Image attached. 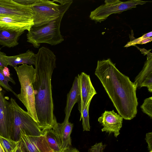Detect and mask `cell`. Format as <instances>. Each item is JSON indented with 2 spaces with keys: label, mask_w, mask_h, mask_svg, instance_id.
<instances>
[{
  "label": "cell",
  "mask_w": 152,
  "mask_h": 152,
  "mask_svg": "<svg viewBox=\"0 0 152 152\" xmlns=\"http://www.w3.org/2000/svg\"><path fill=\"white\" fill-rule=\"evenodd\" d=\"M34 25V19L0 16V27L23 29L28 31Z\"/></svg>",
  "instance_id": "cell-15"
},
{
  "label": "cell",
  "mask_w": 152,
  "mask_h": 152,
  "mask_svg": "<svg viewBox=\"0 0 152 152\" xmlns=\"http://www.w3.org/2000/svg\"><path fill=\"white\" fill-rule=\"evenodd\" d=\"M146 87L150 92H152V72L148 75L141 84L139 88Z\"/></svg>",
  "instance_id": "cell-25"
},
{
  "label": "cell",
  "mask_w": 152,
  "mask_h": 152,
  "mask_svg": "<svg viewBox=\"0 0 152 152\" xmlns=\"http://www.w3.org/2000/svg\"><path fill=\"white\" fill-rule=\"evenodd\" d=\"M10 103L12 113L10 139L19 141L20 131L28 136H39L42 134L43 131L37 123L27 112L19 106L15 99L11 98Z\"/></svg>",
  "instance_id": "cell-5"
},
{
  "label": "cell",
  "mask_w": 152,
  "mask_h": 152,
  "mask_svg": "<svg viewBox=\"0 0 152 152\" xmlns=\"http://www.w3.org/2000/svg\"><path fill=\"white\" fill-rule=\"evenodd\" d=\"M20 85V92L16 97L26 107L28 114L38 124L35 107V98L32 82L35 69L32 65L26 64L14 68Z\"/></svg>",
  "instance_id": "cell-4"
},
{
  "label": "cell",
  "mask_w": 152,
  "mask_h": 152,
  "mask_svg": "<svg viewBox=\"0 0 152 152\" xmlns=\"http://www.w3.org/2000/svg\"><path fill=\"white\" fill-rule=\"evenodd\" d=\"M65 13L57 19L39 26H33L27 34V42L38 48L41 43L55 45L64 40L60 31L61 23Z\"/></svg>",
  "instance_id": "cell-6"
},
{
  "label": "cell",
  "mask_w": 152,
  "mask_h": 152,
  "mask_svg": "<svg viewBox=\"0 0 152 152\" xmlns=\"http://www.w3.org/2000/svg\"><path fill=\"white\" fill-rule=\"evenodd\" d=\"M104 2L105 4L101 5L91 12L89 17L91 20L100 22L106 20L113 14L121 13L147 2L142 0H131L124 2L119 0H107Z\"/></svg>",
  "instance_id": "cell-7"
},
{
  "label": "cell",
  "mask_w": 152,
  "mask_h": 152,
  "mask_svg": "<svg viewBox=\"0 0 152 152\" xmlns=\"http://www.w3.org/2000/svg\"><path fill=\"white\" fill-rule=\"evenodd\" d=\"M19 144L23 152H54L49 147L43 133L39 136H28L22 131Z\"/></svg>",
  "instance_id": "cell-9"
},
{
  "label": "cell",
  "mask_w": 152,
  "mask_h": 152,
  "mask_svg": "<svg viewBox=\"0 0 152 152\" xmlns=\"http://www.w3.org/2000/svg\"><path fill=\"white\" fill-rule=\"evenodd\" d=\"M36 54L28 50L26 52L12 56H6L8 65L13 68L20 64L35 65Z\"/></svg>",
  "instance_id": "cell-17"
},
{
  "label": "cell",
  "mask_w": 152,
  "mask_h": 152,
  "mask_svg": "<svg viewBox=\"0 0 152 152\" xmlns=\"http://www.w3.org/2000/svg\"><path fill=\"white\" fill-rule=\"evenodd\" d=\"M152 32L151 31L145 34L142 37L128 42L124 46L125 47L135 45L137 44H145L152 40Z\"/></svg>",
  "instance_id": "cell-22"
},
{
  "label": "cell",
  "mask_w": 152,
  "mask_h": 152,
  "mask_svg": "<svg viewBox=\"0 0 152 152\" xmlns=\"http://www.w3.org/2000/svg\"><path fill=\"white\" fill-rule=\"evenodd\" d=\"M4 68L0 66V86L6 91L12 92L16 97L17 94L13 90L12 88L8 83L10 81L13 84H15V81L12 78H10L5 76L3 71Z\"/></svg>",
  "instance_id": "cell-21"
},
{
  "label": "cell",
  "mask_w": 152,
  "mask_h": 152,
  "mask_svg": "<svg viewBox=\"0 0 152 152\" xmlns=\"http://www.w3.org/2000/svg\"><path fill=\"white\" fill-rule=\"evenodd\" d=\"M42 131L50 148L54 152H61V149L59 140L53 130L52 129Z\"/></svg>",
  "instance_id": "cell-19"
},
{
  "label": "cell",
  "mask_w": 152,
  "mask_h": 152,
  "mask_svg": "<svg viewBox=\"0 0 152 152\" xmlns=\"http://www.w3.org/2000/svg\"><path fill=\"white\" fill-rule=\"evenodd\" d=\"M95 74L99 79L119 114L131 120L137 113V88L110 58L98 60Z\"/></svg>",
  "instance_id": "cell-2"
},
{
  "label": "cell",
  "mask_w": 152,
  "mask_h": 152,
  "mask_svg": "<svg viewBox=\"0 0 152 152\" xmlns=\"http://www.w3.org/2000/svg\"><path fill=\"white\" fill-rule=\"evenodd\" d=\"M80 98L78 78L77 76L75 77L72 87L67 95L64 121H69L72 109L75 104L79 102Z\"/></svg>",
  "instance_id": "cell-16"
},
{
  "label": "cell",
  "mask_w": 152,
  "mask_h": 152,
  "mask_svg": "<svg viewBox=\"0 0 152 152\" xmlns=\"http://www.w3.org/2000/svg\"><path fill=\"white\" fill-rule=\"evenodd\" d=\"M73 124L68 121H64L61 123L56 121L52 129L56 134L59 140L61 151L70 147L71 145V134Z\"/></svg>",
  "instance_id": "cell-13"
},
{
  "label": "cell",
  "mask_w": 152,
  "mask_h": 152,
  "mask_svg": "<svg viewBox=\"0 0 152 152\" xmlns=\"http://www.w3.org/2000/svg\"><path fill=\"white\" fill-rule=\"evenodd\" d=\"M3 71V73L5 77L10 78H12L10 76V70L7 67H4Z\"/></svg>",
  "instance_id": "cell-29"
},
{
  "label": "cell",
  "mask_w": 152,
  "mask_h": 152,
  "mask_svg": "<svg viewBox=\"0 0 152 152\" xmlns=\"http://www.w3.org/2000/svg\"><path fill=\"white\" fill-rule=\"evenodd\" d=\"M123 119L113 110H105L98 118V121L103 127L101 129L102 132H105L109 134L113 133L114 136L117 137L120 134Z\"/></svg>",
  "instance_id": "cell-12"
},
{
  "label": "cell",
  "mask_w": 152,
  "mask_h": 152,
  "mask_svg": "<svg viewBox=\"0 0 152 152\" xmlns=\"http://www.w3.org/2000/svg\"><path fill=\"white\" fill-rule=\"evenodd\" d=\"M145 139L148 144L147 147L148 150L152 151V132L147 133Z\"/></svg>",
  "instance_id": "cell-28"
},
{
  "label": "cell",
  "mask_w": 152,
  "mask_h": 152,
  "mask_svg": "<svg viewBox=\"0 0 152 152\" xmlns=\"http://www.w3.org/2000/svg\"><path fill=\"white\" fill-rule=\"evenodd\" d=\"M143 112L150 117L151 119L152 118V97L151 96L145 99L140 106Z\"/></svg>",
  "instance_id": "cell-24"
},
{
  "label": "cell",
  "mask_w": 152,
  "mask_h": 152,
  "mask_svg": "<svg viewBox=\"0 0 152 152\" xmlns=\"http://www.w3.org/2000/svg\"><path fill=\"white\" fill-rule=\"evenodd\" d=\"M25 30L12 28L0 27V44L3 47L12 48L18 45V41Z\"/></svg>",
  "instance_id": "cell-14"
},
{
  "label": "cell",
  "mask_w": 152,
  "mask_h": 152,
  "mask_svg": "<svg viewBox=\"0 0 152 152\" xmlns=\"http://www.w3.org/2000/svg\"><path fill=\"white\" fill-rule=\"evenodd\" d=\"M15 152H23L19 143Z\"/></svg>",
  "instance_id": "cell-31"
},
{
  "label": "cell",
  "mask_w": 152,
  "mask_h": 152,
  "mask_svg": "<svg viewBox=\"0 0 152 152\" xmlns=\"http://www.w3.org/2000/svg\"><path fill=\"white\" fill-rule=\"evenodd\" d=\"M91 101L87 104L81 114L80 121L82 119V126L83 131H89L90 126L89 121V109Z\"/></svg>",
  "instance_id": "cell-23"
},
{
  "label": "cell",
  "mask_w": 152,
  "mask_h": 152,
  "mask_svg": "<svg viewBox=\"0 0 152 152\" xmlns=\"http://www.w3.org/2000/svg\"><path fill=\"white\" fill-rule=\"evenodd\" d=\"M0 48V66L4 67H7L8 62L6 58V54L1 50Z\"/></svg>",
  "instance_id": "cell-27"
},
{
  "label": "cell",
  "mask_w": 152,
  "mask_h": 152,
  "mask_svg": "<svg viewBox=\"0 0 152 152\" xmlns=\"http://www.w3.org/2000/svg\"><path fill=\"white\" fill-rule=\"evenodd\" d=\"M72 2L71 0H28V5L34 13L33 26H41L57 19L66 12Z\"/></svg>",
  "instance_id": "cell-3"
},
{
  "label": "cell",
  "mask_w": 152,
  "mask_h": 152,
  "mask_svg": "<svg viewBox=\"0 0 152 152\" xmlns=\"http://www.w3.org/2000/svg\"><path fill=\"white\" fill-rule=\"evenodd\" d=\"M12 121L10 103L6 99L0 86V135L10 138Z\"/></svg>",
  "instance_id": "cell-10"
},
{
  "label": "cell",
  "mask_w": 152,
  "mask_h": 152,
  "mask_svg": "<svg viewBox=\"0 0 152 152\" xmlns=\"http://www.w3.org/2000/svg\"><path fill=\"white\" fill-rule=\"evenodd\" d=\"M149 152H152V151H150Z\"/></svg>",
  "instance_id": "cell-33"
},
{
  "label": "cell",
  "mask_w": 152,
  "mask_h": 152,
  "mask_svg": "<svg viewBox=\"0 0 152 152\" xmlns=\"http://www.w3.org/2000/svg\"><path fill=\"white\" fill-rule=\"evenodd\" d=\"M34 13L30 6L14 0H0V16L34 19Z\"/></svg>",
  "instance_id": "cell-8"
},
{
  "label": "cell",
  "mask_w": 152,
  "mask_h": 152,
  "mask_svg": "<svg viewBox=\"0 0 152 152\" xmlns=\"http://www.w3.org/2000/svg\"><path fill=\"white\" fill-rule=\"evenodd\" d=\"M56 60V55L47 48L42 47L36 54L32 86L37 124L42 131L52 129L56 121L54 114L51 82Z\"/></svg>",
  "instance_id": "cell-1"
},
{
  "label": "cell",
  "mask_w": 152,
  "mask_h": 152,
  "mask_svg": "<svg viewBox=\"0 0 152 152\" xmlns=\"http://www.w3.org/2000/svg\"><path fill=\"white\" fill-rule=\"evenodd\" d=\"M60 152H80L76 148H75L69 147Z\"/></svg>",
  "instance_id": "cell-30"
},
{
  "label": "cell",
  "mask_w": 152,
  "mask_h": 152,
  "mask_svg": "<svg viewBox=\"0 0 152 152\" xmlns=\"http://www.w3.org/2000/svg\"><path fill=\"white\" fill-rule=\"evenodd\" d=\"M77 76L80 94L78 109L81 114L87 104L97 93L91 83L89 75L82 72Z\"/></svg>",
  "instance_id": "cell-11"
},
{
  "label": "cell",
  "mask_w": 152,
  "mask_h": 152,
  "mask_svg": "<svg viewBox=\"0 0 152 152\" xmlns=\"http://www.w3.org/2000/svg\"><path fill=\"white\" fill-rule=\"evenodd\" d=\"M106 146V145H104L102 142L96 143L94 145L91 146L88 150V152H103V151Z\"/></svg>",
  "instance_id": "cell-26"
},
{
  "label": "cell",
  "mask_w": 152,
  "mask_h": 152,
  "mask_svg": "<svg viewBox=\"0 0 152 152\" xmlns=\"http://www.w3.org/2000/svg\"><path fill=\"white\" fill-rule=\"evenodd\" d=\"M143 53L147 55V59L142 70L135 77L133 83L137 88H139L141 83L148 74L152 72V54L150 50L139 49Z\"/></svg>",
  "instance_id": "cell-18"
},
{
  "label": "cell",
  "mask_w": 152,
  "mask_h": 152,
  "mask_svg": "<svg viewBox=\"0 0 152 152\" xmlns=\"http://www.w3.org/2000/svg\"><path fill=\"white\" fill-rule=\"evenodd\" d=\"M19 142L0 135V144L4 152H15Z\"/></svg>",
  "instance_id": "cell-20"
},
{
  "label": "cell",
  "mask_w": 152,
  "mask_h": 152,
  "mask_svg": "<svg viewBox=\"0 0 152 152\" xmlns=\"http://www.w3.org/2000/svg\"><path fill=\"white\" fill-rule=\"evenodd\" d=\"M0 152H4L0 144Z\"/></svg>",
  "instance_id": "cell-32"
}]
</instances>
